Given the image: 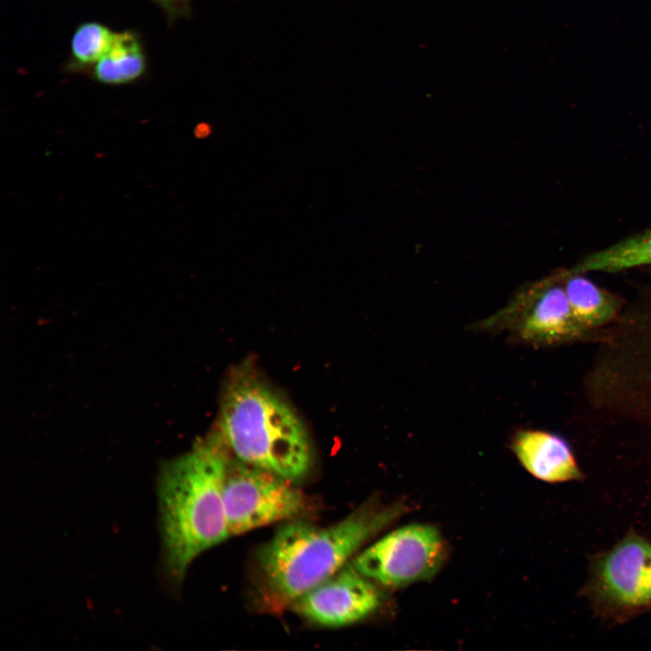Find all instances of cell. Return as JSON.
I'll return each mask as SVG.
<instances>
[{
    "instance_id": "cell-2",
    "label": "cell",
    "mask_w": 651,
    "mask_h": 651,
    "mask_svg": "<svg viewBox=\"0 0 651 651\" xmlns=\"http://www.w3.org/2000/svg\"><path fill=\"white\" fill-rule=\"evenodd\" d=\"M231 450L217 431L165 463L157 494L168 579L184 580L193 560L229 538L223 479Z\"/></svg>"
},
{
    "instance_id": "cell-9",
    "label": "cell",
    "mask_w": 651,
    "mask_h": 651,
    "mask_svg": "<svg viewBox=\"0 0 651 651\" xmlns=\"http://www.w3.org/2000/svg\"><path fill=\"white\" fill-rule=\"evenodd\" d=\"M511 448L522 467L539 480L563 483L583 477L570 443L557 433L521 429L514 434Z\"/></svg>"
},
{
    "instance_id": "cell-14",
    "label": "cell",
    "mask_w": 651,
    "mask_h": 651,
    "mask_svg": "<svg viewBox=\"0 0 651 651\" xmlns=\"http://www.w3.org/2000/svg\"><path fill=\"white\" fill-rule=\"evenodd\" d=\"M115 32L98 22H86L74 31L71 41V64L77 69L92 67L109 46Z\"/></svg>"
},
{
    "instance_id": "cell-15",
    "label": "cell",
    "mask_w": 651,
    "mask_h": 651,
    "mask_svg": "<svg viewBox=\"0 0 651 651\" xmlns=\"http://www.w3.org/2000/svg\"><path fill=\"white\" fill-rule=\"evenodd\" d=\"M166 14L169 21L187 17L191 14V0H152Z\"/></svg>"
},
{
    "instance_id": "cell-1",
    "label": "cell",
    "mask_w": 651,
    "mask_h": 651,
    "mask_svg": "<svg viewBox=\"0 0 651 651\" xmlns=\"http://www.w3.org/2000/svg\"><path fill=\"white\" fill-rule=\"evenodd\" d=\"M405 508L401 502L381 505L374 500L326 527L302 518L290 520L257 555L263 602L273 609L290 606L345 566L366 542L403 514Z\"/></svg>"
},
{
    "instance_id": "cell-6",
    "label": "cell",
    "mask_w": 651,
    "mask_h": 651,
    "mask_svg": "<svg viewBox=\"0 0 651 651\" xmlns=\"http://www.w3.org/2000/svg\"><path fill=\"white\" fill-rule=\"evenodd\" d=\"M448 555V544L437 527L413 523L384 534L350 564L382 588L400 589L433 578Z\"/></svg>"
},
{
    "instance_id": "cell-3",
    "label": "cell",
    "mask_w": 651,
    "mask_h": 651,
    "mask_svg": "<svg viewBox=\"0 0 651 651\" xmlns=\"http://www.w3.org/2000/svg\"><path fill=\"white\" fill-rule=\"evenodd\" d=\"M218 432L239 459L294 483L314 464L308 433L293 409L247 368L226 384Z\"/></svg>"
},
{
    "instance_id": "cell-7",
    "label": "cell",
    "mask_w": 651,
    "mask_h": 651,
    "mask_svg": "<svg viewBox=\"0 0 651 651\" xmlns=\"http://www.w3.org/2000/svg\"><path fill=\"white\" fill-rule=\"evenodd\" d=\"M586 593L604 615L623 617L651 606V542L629 533L594 560Z\"/></svg>"
},
{
    "instance_id": "cell-4",
    "label": "cell",
    "mask_w": 651,
    "mask_h": 651,
    "mask_svg": "<svg viewBox=\"0 0 651 651\" xmlns=\"http://www.w3.org/2000/svg\"><path fill=\"white\" fill-rule=\"evenodd\" d=\"M563 269L528 287L508 305L473 325L477 332L506 333L516 344L534 348L597 343L599 331L584 327L574 316L563 283Z\"/></svg>"
},
{
    "instance_id": "cell-10",
    "label": "cell",
    "mask_w": 651,
    "mask_h": 651,
    "mask_svg": "<svg viewBox=\"0 0 651 651\" xmlns=\"http://www.w3.org/2000/svg\"><path fill=\"white\" fill-rule=\"evenodd\" d=\"M586 275L563 269V287L576 319L590 330H602L618 317L626 301Z\"/></svg>"
},
{
    "instance_id": "cell-13",
    "label": "cell",
    "mask_w": 651,
    "mask_h": 651,
    "mask_svg": "<svg viewBox=\"0 0 651 651\" xmlns=\"http://www.w3.org/2000/svg\"><path fill=\"white\" fill-rule=\"evenodd\" d=\"M629 358L637 386L651 410V291L633 322Z\"/></svg>"
},
{
    "instance_id": "cell-5",
    "label": "cell",
    "mask_w": 651,
    "mask_h": 651,
    "mask_svg": "<svg viewBox=\"0 0 651 651\" xmlns=\"http://www.w3.org/2000/svg\"><path fill=\"white\" fill-rule=\"evenodd\" d=\"M222 495L231 536L278 521L302 518L310 506L294 482L244 462L232 453L226 465Z\"/></svg>"
},
{
    "instance_id": "cell-12",
    "label": "cell",
    "mask_w": 651,
    "mask_h": 651,
    "mask_svg": "<svg viewBox=\"0 0 651 651\" xmlns=\"http://www.w3.org/2000/svg\"><path fill=\"white\" fill-rule=\"evenodd\" d=\"M651 266V227L585 256L573 265L581 273H614Z\"/></svg>"
},
{
    "instance_id": "cell-8",
    "label": "cell",
    "mask_w": 651,
    "mask_h": 651,
    "mask_svg": "<svg viewBox=\"0 0 651 651\" xmlns=\"http://www.w3.org/2000/svg\"><path fill=\"white\" fill-rule=\"evenodd\" d=\"M381 588L349 562L289 607L306 620L322 627L348 626L381 608L383 600Z\"/></svg>"
},
{
    "instance_id": "cell-11",
    "label": "cell",
    "mask_w": 651,
    "mask_h": 651,
    "mask_svg": "<svg viewBox=\"0 0 651 651\" xmlns=\"http://www.w3.org/2000/svg\"><path fill=\"white\" fill-rule=\"evenodd\" d=\"M146 61L141 42L131 31L115 33L99 61L91 67L93 78L100 83L121 85L139 79Z\"/></svg>"
}]
</instances>
